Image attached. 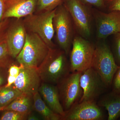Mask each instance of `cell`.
I'll return each instance as SVG.
<instances>
[{
  "label": "cell",
  "mask_w": 120,
  "mask_h": 120,
  "mask_svg": "<svg viewBox=\"0 0 120 120\" xmlns=\"http://www.w3.org/2000/svg\"><path fill=\"white\" fill-rule=\"evenodd\" d=\"M4 82L5 79L4 76L0 73V88L1 87V86L4 83Z\"/></svg>",
  "instance_id": "31"
},
{
  "label": "cell",
  "mask_w": 120,
  "mask_h": 120,
  "mask_svg": "<svg viewBox=\"0 0 120 120\" xmlns=\"http://www.w3.org/2000/svg\"><path fill=\"white\" fill-rule=\"evenodd\" d=\"M104 114L95 101L78 102L65 112L61 120H101Z\"/></svg>",
  "instance_id": "11"
},
{
  "label": "cell",
  "mask_w": 120,
  "mask_h": 120,
  "mask_svg": "<svg viewBox=\"0 0 120 120\" xmlns=\"http://www.w3.org/2000/svg\"><path fill=\"white\" fill-rule=\"evenodd\" d=\"M8 19H5L0 22V40L5 38L6 33L4 34V32L8 25L9 22Z\"/></svg>",
  "instance_id": "28"
},
{
  "label": "cell",
  "mask_w": 120,
  "mask_h": 120,
  "mask_svg": "<svg viewBox=\"0 0 120 120\" xmlns=\"http://www.w3.org/2000/svg\"><path fill=\"white\" fill-rule=\"evenodd\" d=\"M118 67L107 43L102 42L95 46L91 68L100 76L107 88L111 86L114 75Z\"/></svg>",
  "instance_id": "5"
},
{
  "label": "cell",
  "mask_w": 120,
  "mask_h": 120,
  "mask_svg": "<svg viewBox=\"0 0 120 120\" xmlns=\"http://www.w3.org/2000/svg\"><path fill=\"white\" fill-rule=\"evenodd\" d=\"M33 109L46 120H60L62 116L50 109L45 102L38 92L33 94Z\"/></svg>",
  "instance_id": "18"
},
{
  "label": "cell",
  "mask_w": 120,
  "mask_h": 120,
  "mask_svg": "<svg viewBox=\"0 0 120 120\" xmlns=\"http://www.w3.org/2000/svg\"><path fill=\"white\" fill-rule=\"evenodd\" d=\"M10 56L5 38L0 40V67H5L10 62Z\"/></svg>",
  "instance_id": "21"
},
{
  "label": "cell",
  "mask_w": 120,
  "mask_h": 120,
  "mask_svg": "<svg viewBox=\"0 0 120 120\" xmlns=\"http://www.w3.org/2000/svg\"><path fill=\"white\" fill-rule=\"evenodd\" d=\"M38 0H20L5 4L4 19L14 17L19 19L34 13L37 8Z\"/></svg>",
  "instance_id": "15"
},
{
  "label": "cell",
  "mask_w": 120,
  "mask_h": 120,
  "mask_svg": "<svg viewBox=\"0 0 120 120\" xmlns=\"http://www.w3.org/2000/svg\"><path fill=\"white\" fill-rule=\"evenodd\" d=\"M96 25L97 35L99 39L120 33V11H114L105 13L97 9L92 10Z\"/></svg>",
  "instance_id": "9"
},
{
  "label": "cell",
  "mask_w": 120,
  "mask_h": 120,
  "mask_svg": "<svg viewBox=\"0 0 120 120\" xmlns=\"http://www.w3.org/2000/svg\"><path fill=\"white\" fill-rule=\"evenodd\" d=\"M17 20L5 34V39L9 54L12 57L15 58L24 45L27 32L23 21Z\"/></svg>",
  "instance_id": "12"
},
{
  "label": "cell",
  "mask_w": 120,
  "mask_h": 120,
  "mask_svg": "<svg viewBox=\"0 0 120 120\" xmlns=\"http://www.w3.org/2000/svg\"><path fill=\"white\" fill-rule=\"evenodd\" d=\"M5 10V6L4 0H0V22L4 19Z\"/></svg>",
  "instance_id": "29"
},
{
  "label": "cell",
  "mask_w": 120,
  "mask_h": 120,
  "mask_svg": "<svg viewBox=\"0 0 120 120\" xmlns=\"http://www.w3.org/2000/svg\"><path fill=\"white\" fill-rule=\"evenodd\" d=\"M86 4L92 5L98 8H106L105 0H82Z\"/></svg>",
  "instance_id": "27"
},
{
  "label": "cell",
  "mask_w": 120,
  "mask_h": 120,
  "mask_svg": "<svg viewBox=\"0 0 120 120\" xmlns=\"http://www.w3.org/2000/svg\"><path fill=\"white\" fill-rule=\"evenodd\" d=\"M80 83L82 90V95L79 101H95L107 88L101 77L92 68L82 72Z\"/></svg>",
  "instance_id": "10"
},
{
  "label": "cell",
  "mask_w": 120,
  "mask_h": 120,
  "mask_svg": "<svg viewBox=\"0 0 120 120\" xmlns=\"http://www.w3.org/2000/svg\"><path fill=\"white\" fill-rule=\"evenodd\" d=\"M111 86L112 91L120 94V66H118L114 75Z\"/></svg>",
  "instance_id": "25"
},
{
  "label": "cell",
  "mask_w": 120,
  "mask_h": 120,
  "mask_svg": "<svg viewBox=\"0 0 120 120\" xmlns=\"http://www.w3.org/2000/svg\"><path fill=\"white\" fill-rule=\"evenodd\" d=\"M5 106H3V107H0V112L2 110H4L5 108Z\"/></svg>",
  "instance_id": "32"
},
{
  "label": "cell",
  "mask_w": 120,
  "mask_h": 120,
  "mask_svg": "<svg viewBox=\"0 0 120 120\" xmlns=\"http://www.w3.org/2000/svg\"><path fill=\"white\" fill-rule=\"evenodd\" d=\"M65 0H38V9L40 12L52 11L64 3Z\"/></svg>",
  "instance_id": "20"
},
{
  "label": "cell",
  "mask_w": 120,
  "mask_h": 120,
  "mask_svg": "<svg viewBox=\"0 0 120 120\" xmlns=\"http://www.w3.org/2000/svg\"><path fill=\"white\" fill-rule=\"evenodd\" d=\"M64 3L71 15L75 30L80 36L89 38L91 34L92 11L82 0H65Z\"/></svg>",
  "instance_id": "7"
},
{
  "label": "cell",
  "mask_w": 120,
  "mask_h": 120,
  "mask_svg": "<svg viewBox=\"0 0 120 120\" xmlns=\"http://www.w3.org/2000/svg\"><path fill=\"white\" fill-rule=\"evenodd\" d=\"M49 49L38 35L27 31L25 44L16 59L24 67L37 68L47 56Z\"/></svg>",
  "instance_id": "2"
},
{
  "label": "cell",
  "mask_w": 120,
  "mask_h": 120,
  "mask_svg": "<svg viewBox=\"0 0 120 120\" xmlns=\"http://www.w3.org/2000/svg\"><path fill=\"white\" fill-rule=\"evenodd\" d=\"M98 104L107 110L108 120H116L120 117V94L112 91L103 96Z\"/></svg>",
  "instance_id": "16"
},
{
  "label": "cell",
  "mask_w": 120,
  "mask_h": 120,
  "mask_svg": "<svg viewBox=\"0 0 120 120\" xmlns=\"http://www.w3.org/2000/svg\"><path fill=\"white\" fill-rule=\"evenodd\" d=\"M56 8L30 15L23 21L26 30L38 35L50 48L55 47L52 39L55 33L53 19Z\"/></svg>",
  "instance_id": "4"
},
{
  "label": "cell",
  "mask_w": 120,
  "mask_h": 120,
  "mask_svg": "<svg viewBox=\"0 0 120 120\" xmlns=\"http://www.w3.org/2000/svg\"><path fill=\"white\" fill-rule=\"evenodd\" d=\"M41 81L37 68L23 67L13 86L22 93L33 94L38 92Z\"/></svg>",
  "instance_id": "13"
},
{
  "label": "cell",
  "mask_w": 120,
  "mask_h": 120,
  "mask_svg": "<svg viewBox=\"0 0 120 120\" xmlns=\"http://www.w3.org/2000/svg\"><path fill=\"white\" fill-rule=\"evenodd\" d=\"M27 120H41L40 118L35 114L30 113L28 115Z\"/></svg>",
  "instance_id": "30"
},
{
  "label": "cell",
  "mask_w": 120,
  "mask_h": 120,
  "mask_svg": "<svg viewBox=\"0 0 120 120\" xmlns=\"http://www.w3.org/2000/svg\"><path fill=\"white\" fill-rule=\"evenodd\" d=\"M22 92L12 85L0 88V107L6 106L22 94Z\"/></svg>",
  "instance_id": "19"
},
{
  "label": "cell",
  "mask_w": 120,
  "mask_h": 120,
  "mask_svg": "<svg viewBox=\"0 0 120 120\" xmlns=\"http://www.w3.org/2000/svg\"><path fill=\"white\" fill-rule=\"evenodd\" d=\"M0 118L1 120H27L28 115L12 110H6Z\"/></svg>",
  "instance_id": "23"
},
{
  "label": "cell",
  "mask_w": 120,
  "mask_h": 120,
  "mask_svg": "<svg viewBox=\"0 0 120 120\" xmlns=\"http://www.w3.org/2000/svg\"><path fill=\"white\" fill-rule=\"evenodd\" d=\"M82 72L70 73L57 84L60 101L65 112L72 105L79 101L82 95V90L80 83Z\"/></svg>",
  "instance_id": "8"
},
{
  "label": "cell",
  "mask_w": 120,
  "mask_h": 120,
  "mask_svg": "<svg viewBox=\"0 0 120 120\" xmlns=\"http://www.w3.org/2000/svg\"><path fill=\"white\" fill-rule=\"evenodd\" d=\"M62 49L50 48L45 58L38 68L42 82L56 85L71 72L70 63Z\"/></svg>",
  "instance_id": "1"
},
{
  "label": "cell",
  "mask_w": 120,
  "mask_h": 120,
  "mask_svg": "<svg viewBox=\"0 0 120 120\" xmlns=\"http://www.w3.org/2000/svg\"><path fill=\"white\" fill-rule=\"evenodd\" d=\"M33 94L22 93L13 101L5 106L4 110H12L29 115L33 109Z\"/></svg>",
  "instance_id": "17"
},
{
  "label": "cell",
  "mask_w": 120,
  "mask_h": 120,
  "mask_svg": "<svg viewBox=\"0 0 120 120\" xmlns=\"http://www.w3.org/2000/svg\"><path fill=\"white\" fill-rule=\"evenodd\" d=\"M38 91L50 109L54 112L62 116V118L65 114V112L60 101L56 85L42 82L41 83Z\"/></svg>",
  "instance_id": "14"
},
{
  "label": "cell",
  "mask_w": 120,
  "mask_h": 120,
  "mask_svg": "<svg viewBox=\"0 0 120 120\" xmlns=\"http://www.w3.org/2000/svg\"><path fill=\"white\" fill-rule=\"evenodd\" d=\"M53 24L57 42L68 55L75 37V30L71 15L63 4L56 8Z\"/></svg>",
  "instance_id": "3"
},
{
  "label": "cell",
  "mask_w": 120,
  "mask_h": 120,
  "mask_svg": "<svg viewBox=\"0 0 120 120\" xmlns=\"http://www.w3.org/2000/svg\"><path fill=\"white\" fill-rule=\"evenodd\" d=\"M113 54L116 64L120 66V33L114 35Z\"/></svg>",
  "instance_id": "24"
},
{
  "label": "cell",
  "mask_w": 120,
  "mask_h": 120,
  "mask_svg": "<svg viewBox=\"0 0 120 120\" xmlns=\"http://www.w3.org/2000/svg\"><path fill=\"white\" fill-rule=\"evenodd\" d=\"M72 46L69 61L71 72H82L91 68L95 46L80 35L75 36Z\"/></svg>",
  "instance_id": "6"
},
{
  "label": "cell",
  "mask_w": 120,
  "mask_h": 120,
  "mask_svg": "<svg viewBox=\"0 0 120 120\" xmlns=\"http://www.w3.org/2000/svg\"><path fill=\"white\" fill-rule=\"evenodd\" d=\"M106 8L109 11H120V0H105Z\"/></svg>",
  "instance_id": "26"
},
{
  "label": "cell",
  "mask_w": 120,
  "mask_h": 120,
  "mask_svg": "<svg viewBox=\"0 0 120 120\" xmlns=\"http://www.w3.org/2000/svg\"><path fill=\"white\" fill-rule=\"evenodd\" d=\"M24 66L19 64V66L12 64L9 67L8 69V83L5 86V87H9L12 86L19 75L21 69Z\"/></svg>",
  "instance_id": "22"
}]
</instances>
